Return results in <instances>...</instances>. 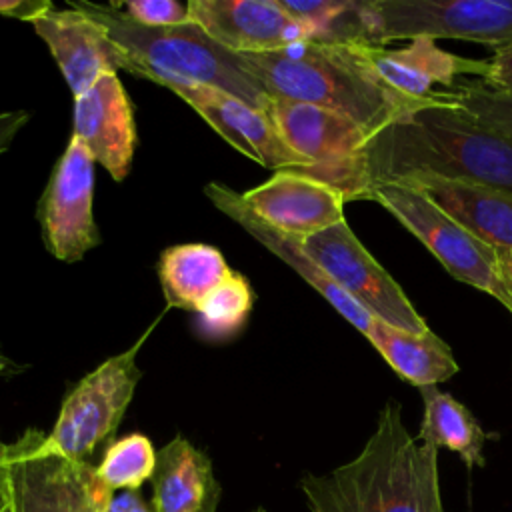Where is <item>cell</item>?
<instances>
[{
    "mask_svg": "<svg viewBox=\"0 0 512 512\" xmlns=\"http://www.w3.org/2000/svg\"><path fill=\"white\" fill-rule=\"evenodd\" d=\"M432 176L512 192V142L454 100L430 102L372 134L346 164L320 174L344 200H366L376 184Z\"/></svg>",
    "mask_w": 512,
    "mask_h": 512,
    "instance_id": "6da1fadb",
    "label": "cell"
},
{
    "mask_svg": "<svg viewBox=\"0 0 512 512\" xmlns=\"http://www.w3.org/2000/svg\"><path fill=\"white\" fill-rule=\"evenodd\" d=\"M310 512H444L438 450L414 438L388 400L364 448L328 474L300 480Z\"/></svg>",
    "mask_w": 512,
    "mask_h": 512,
    "instance_id": "7a4b0ae2",
    "label": "cell"
},
{
    "mask_svg": "<svg viewBox=\"0 0 512 512\" xmlns=\"http://www.w3.org/2000/svg\"><path fill=\"white\" fill-rule=\"evenodd\" d=\"M270 98L338 112L370 136L430 104L402 96L374 70L368 46L306 40L278 52L240 54ZM448 102V100H446Z\"/></svg>",
    "mask_w": 512,
    "mask_h": 512,
    "instance_id": "3957f363",
    "label": "cell"
},
{
    "mask_svg": "<svg viewBox=\"0 0 512 512\" xmlns=\"http://www.w3.org/2000/svg\"><path fill=\"white\" fill-rule=\"evenodd\" d=\"M92 18L124 54V70L166 88L204 84L268 112L270 96L250 74L244 58L210 38L196 22L142 26L110 4L78 0L70 4Z\"/></svg>",
    "mask_w": 512,
    "mask_h": 512,
    "instance_id": "277c9868",
    "label": "cell"
},
{
    "mask_svg": "<svg viewBox=\"0 0 512 512\" xmlns=\"http://www.w3.org/2000/svg\"><path fill=\"white\" fill-rule=\"evenodd\" d=\"M46 434L28 428L8 444L10 512H104L112 492L96 476V466L70 460L44 444Z\"/></svg>",
    "mask_w": 512,
    "mask_h": 512,
    "instance_id": "5b68a950",
    "label": "cell"
},
{
    "mask_svg": "<svg viewBox=\"0 0 512 512\" xmlns=\"http://www.w3.org/2000/svg\"><path fill=\"white\" fill-rule=\"evenodd\" d=\"M414 234L456 280L496 298L512 314V298L498 278L494 248L468 232L422 192L404 184H376L368 198Z\"/></svg>",
    "mask_w": 512,
    "mask_h": 512,
    "instance_id": "8992f818",
    "label": "cell"
},
{
    "mask_svg": "<svg viewBox=\"0 0 512 512\" xmlns=\"http://www.w3.org/2000/svg\"><path fill=\"white\" fill-rule=\"evenodd\" d=\"M372 46L402 38H456L494 50L512 42V0H364Z\"/></svg>",
    "mask_w": 512,
    "mask_h": 512,
    "instance_id": "52a82bcc",
    "label": "cell"
},
{
    "mask_svg": "<svg viewBox=\"0 0 512 512\" xmlns=\"http://www.w3.org/2000/svg\"><path fill=\"white\" fill-rule=\"evenodd\" d=\"M148 332L134 346L88 372L66 394L44 440L48 450L70 460H86L98 444L112 438L140 382L142 374L136 358Z\"/></svg>",
    "mask_w": 512,
    "mask_h": 512,
    "instance_id": "ba28073f",
    "label": "cell"
},
{
    "mask_svg": "<svg viewBox=\"0 0 512 512\" xmlns=\"http://www.w3.org/2000/svg\"><path fill=\"white\" fill-rule=\"evenodd\" d=\"M302 248L374 320L414 334L430 330L400 284L362 246L346 220L304 238Z\"/></svg>",
    "mask_w": 512,
    "mask_h": 512,
    "instance_id": "9c48e42d",
    "label": "cell"
},
{
    "mask_svg": "<svg viewBox=\"0 0 512 512\" xmlns=\"http://www.w3.org/2000/svg\"><path fill=\"white\" fill-rule=\"evenodd\" d=\"M94 164L84 144L70 136L38 204L44 246L62 262H78L100 242L92 210Z\"/></svg>",
    "mask_w": 512,
    "mask_h": 512,
    "instance_id": "30bf717a",
    "label": "cell"
},
{
    "mask_svg": "<svg viewBox=\"0 0 512 512\" xmlns=\"http://www.w3.org/2000/svg\"><path fill=\"white\" fill-rule=\"evenodd\" d=\"M200 118H204L232 148L272 170L306 168L304 158L288 148L268 112L204 84L170 86Z\"/></svg>",
    "mask_w": 512,
    "mask_h": 512,
    "instance_id": "8fae6325",
    "label": "cell"
},
{
    "mask_svg": "<svg viewBox=\"0 0 512 512\" xmlns=\"http://www.w3.org/2000/svg\"><path fill=\"white\" fill-rule=\"evenodd\" d=\"M190 20L236 54L278 52L310 40L278 0H190Z\"/></svg>",
    "mask_w": 512,
    "mask_h": 512,
    "instance_id": "7c38bea8",
    "label": "cell"
},
{
    "mask_svg": "<svg viewBox=\"0 0 512 512\" xmlns=\"http://www.w3.org/2000/svg\"><path fill=\"white\" fill-rule=\"evenodd\" d=\"M268 116L288 148L306 162V168L292 170L310 178L350 162L370 138L354 120L306 102L272 98Z\"/></svg>",
    "mask_w": 512,
    "mask_h": 512,
    "instance_id": "4fadbf2b",
    "label": "cell"
},
{
    "mask_svg": "<svg viewBox=\"0 0 512 512\" xmlns=\"http://www.w3.org/2000/svg\"><path fill=\"white\" fill-rule=\"evenodd\" d=\"M240 194L266 224L300 240L344 220V196L296 170H278Z\"/></svg>",
    "mask_w": 512,
    "mask_h": 512,
    "instance_id": "5bb4252c",
    "label": "cell"
},
{
    "mask_svg": "<svg viewBox=\"0 0 512 512\" xmlns=\"http://www.w3.org/2000/svg\"><path fill=\"white\" fill-rule=\"evenodd\" d=\"M34 32L46 42L72 96L84 94L102 76L124 70L122 50L92 18L76 8L54 6L30 20Z\"/></svg>",
    "mask_w": 512,
    "mask_h": 512,
    "instance_id": "9a60e30c",
    "label": "cell"
},
{
    "mask_svg": "<svg viewBox=\"0 0 512 512\" xmlns=\"http://www.w3.org/2000/svg\"><path fill=\"white\" fill-rule=\"evenodd\" d=\"M72 136L116 182L128 176L136 150V124L118 74L102 76L92 88L74 98Z\"/></svg>",
    "mask_w": 512,
    "mask_h": 512,
    "instance_id": "2e32d148",
    "label": "cell"
},
{
    "mask_svg": "<svg viewBox=\"0 0 512 512\" xmlns=\"http://www.w3.org/2000/svg\"><path fill=\"white\" fill-rule=\"evenodd\" d=\"M204 194L210 198V202L226 214L230 220L240 224L254 240H258L264 248H268L276 258L286 262L300 278H304L318 294L326 298V302L340 312L344 320H348L362 336H370L374 318L358 306L302 248V240L288 236L284 232L274 230L270 224H266L260 216L254 214V210L244 202L242 194L220 184L210 182L204 188Z\"/></svg>",
    "mask_w": 512,
    "mask_h": 512,
    "instance_id": "e0dca14e",
    "label": "cell"
},
{
    "mask_svg": "<svg viewBox=\"0 0 512 512\" xmlns=\"http://www.w3.org/2000/svg\"><path fill=\"white\" fill-rule=\"evenodd\" d=\"M368 58L378 76L396 92L418 102L454 100L448 90H434L436 84L454 86L460 74L484 76L486 60H472L442 50L432 38H412L404 48L368 46Z\"/></svg>",
    "mask_w": 512,
    "mask_h": 512,
    "instance_id": "ac0fdd59",
    "label": "cell"
},
{
    "mask_svg": "<svg viewBox=\"0 0 512 512\" xmlns=\"http://www.w3.org/2000/svg\"><path fill=\"white\" fill-rule=\"evenodd\" d=\"M404 184L428 196L448 216L492 248H512V192L484 184L416 176Z\"/></svg>",
    "mask_w": 512,
    "mask_h": 512,
    "instance_id": "d6986e66",
    "label": "cell"
},
{
    "mask_svg": "<svg viewBox=\"0 0 512 512\" xmlns=\"http://www.w3.org/2000/svg\"><path fill=\"white\" fill-rule=\"evenodd\" d=\"M152 512H216L220 482L210 458L184 436H174L156 454Z\"/></svg>",
    "mask_w": 512,
    "mask_h": 512,
    "instance_id": "ffe728a7",
    "label": "cell"
},
{
    "mask_svg": "<svg viewBox=\"0 0 512 512\" xmlns=\"http://www.w3.org/2000/svg\"><path fill=\"white\" fill-rule=\"evenodd\" d=\"M368 342L400 378L418 388L436 386L458 372L450 346L432 330L414 334L374 320Z\"/></svg>",
    "mask_w": 512,
    "mask_h": 512,
    "instance_id": "44dd1931",
    "label": "cell"
},
{
    "mask_svg": "<svg viewBox=\"0 0 512 512\" xmlns=\"http://www.w3.org/2000/svg\"><path fill=\"white\" fill-rule=\"evenodd\" d=\"M230 268L216 246L190 242L166 248L158 260V278L172 308L196 312L206 296L220 286Z\"/></svg>",
    "mask_w": 512,
    "mask_h": 512,
    "instance_id": "7402d4cb",
    "label": "cell"
},
{
    "mask_svg": "<svg viewBox=\"0 0 512 512\" xmlns=\"http://www.w3.org/2000/svg\"><path fill=\"white\" fill-rule=\"evenodd\" d=\"M420 394L424 400V418L418 440L436 450L448 448L456 452L468 468L484 466L486 434L472 412L452 394L436 386H424Z\"/></svg>",
    "mask_w": 512,
    "mask_h": 512,
    "instance_id": "603a6c76",
    "label": "cell"
},
{
    "mask_svg": "<svg viewBox=\"0 0 512 512\" xmlns=\"http://www.w3.org/2000/svg\"><path fill=\"white\" fill-rule=\"evenodd\" d=\"M156 454L158 452L148 436L140 432L126 434L106 448L96 466V476L112 494L140 490V486L154 474Z\"/></svg>",
    "mask_w": 512,
    "mask_h": 512,
    "instance_id": "cb8c5ba5",
    "label": "cell"
},
{
    "mask_svg": "<svg viewBox=\"0 0 512 512\" xmlns=\"http://www.w3.org/2000/svg\"><path fill=\"white\" fill-rule=\"evenodd\" d=\"M252 304L254 294L250 282L242 274L230 272V276L216 286L196 310L202 336L212 340L234 336L246 324Z\"/></svg>",
    "mask_w": 512,
    "mask_h": 512,
    "instance_id": "d4e9b609",
    "label": "cell"
},
{
    "mask_svg": "<svg viewBox=\"0 0 512 512\" xmlns=\"http://www.w3.org/2000/svg\"><path fill=\"white\" fill-rule=\"evenodd\" d=\"M448 92L452 94L458 106H462L482 124H486L488 128H492L494 132H498L500 136L512 142V96L510 94L490 90L488 86L482 84V80L456 84Z\"/></svg>",
    "mask_w": 512,
    "mask_h": 512,
    "instance_id": "484cf974",
    "label": "cell"
},
{
    "mask_svg": "<svg viewBox=\"0 0 512 512\" xmlns=\"http://www.w3.org/2000/svg\"><path fill=\"white\" fill-rule=\"evenodd\" d=\"M110 6L142 26L164 28L190 22L188 2L182 4L176 0H126L110 2Z\"/></svg>",
    "mask_w": 512,
    "mask_h": 512,
    "instance_id": "4316f807",
    "label": "cell"
},
{
    "mask_svg": "<svg viewBox=\"0 0 512 512\" xmlns=\"http://www.w3.org/2000/svg\"><path fill=\"white\" fill-rule=\"evenodd\" d=\"M482 84L490 90L512 96V42L494 50L492 58L486 60Z\"/></svg>",
    "mask_w": 512,
    "mask_h": 512,
    "instance_id": "83f0119b",
    "label": "cell"
},
{
    "mask_svg": "<svg viewBox=\"0 0 512 512\" xmlns=\"http://www.w3.org/2000/svg\"><path fill=\"white\" fill-rule=\"evenodd\" d=\"M30 114L26 110L0 112V154L6 152L16 138V134L26 126Z\"/></svg>",
    "mask_w": 512,
    "mask_h": 512,
    "instance_id": "f1b7e54d",
    "label": "cell"
},
{
    "mask_svg": "<svg viewBox=\"0 0 512 512\" xmlns=\"http://www.w3.org/2000/svg\"><path fill=\"white\" fill-rule=\"evenodd\" d=\"M104 512H152V508L142 498L140 490H124L112 494Z\"/></svg>",
    "mask_w": 512,
    "mask_h": 512,
    "instance_id": "f546056e",
    "label": "cell"
},
{
    "mask_svg": "<svg viewBox=\"0 0 512 512\" xmlns=\"http://www.w3.org/2000/svg\"><path fill=\"white\" fill-rule=\"evenodd\" d=\"M494 262L498 278L512 298V248H494Z\"/></svg>",
    "mask_w": 512,
    "mask_h": 512,
    "instance_id": "4dcf8cb0",
    "label": "cell"
},
{
    "mask_svg": "<svg viewBox=\"0 0 512 512\" xmlns=\"http://www.w3.org/2000/svg\"><path fill=\"white\" fill-rule=\"evenodd\" d=\"M8 488V444L0 440V500Z\"/></svg>",
    "mask_w": 512,
    "mask_h": 512,
    "instance_id": "1f68e13d",
    "label": "cell"
},
{
    "mask_svg": "<svg viewBox=\"0 0 512 512\" xmlns=\"http://www.w3.org/2000/svg\"><path fill=\"white\" fill-rule=\"evenodd\" d=\"M6 366H8V358H6V354L0 350V374L6 370Z\"/></svg>",
    "mask_w": 512,
    "mask_h": 512,
    "instance_id": "d6a6232c",
    "label": "cell"
},
{
    "mask_svg": "<svg viewBox=\"0 0 512 512\" xmlns=\"http://www.w3.org/2000/svg\"><path fill=\"white\" fill-rule=\"evenodd\" d=\"M0 512H10V506L4 500H0Z\"/></svg>",
    "mask_w": 512,
    "mask_h": 512,
    "instance_id": "836d02e7",
    "label": "cell"
},
{
    "mask_svg": "<svg viewBox=\"0 0 512 512\" xmlns=\"http://www.w3.org/2000/svg\"><path fill=\"white\" fill-rule=\"evenodd\" d=\"M254 512H266V510H264V508H262V506H258V508H256V510H254Z\"/></svg>",
    "mask_w": 512,
    "mask_h": 512,
    "instance_id": "e575fe53",
    "label": "cell"
}]
</instances>
